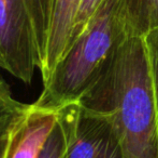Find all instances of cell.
Masks as SVG:
<instances>
[{"label":"cell","mask_w":158,"mask_h":158,"mask_svg":"<svg viewBox=\"0 0 158 158\" xmlns=\"http://www.w3.org/2000/svg\"><path fill=\"white\" fill-rule=\"evenodd\" d=\"M81 3L82 0H54L45 59L40 70L42 82L48 78L57 63L70 48L73 28Z\"/></svg>","instance_id":"cell-5"},{"label":"cell","mask_w":158,"mask_h":158,"mask_svg":"<svg viewBox=\"0 0 158 158\" xmlns=\"http://www.w3.org/2000/svg\"><path fill=\"white\" fill-rule=\"evenodd\" d=\"M158 111V27L143 36Z\"/></svg>","instance_id":"cell-11"},{"label":"cell","mask_w":158,"mask_h":158,"mask_svg":"<svg viewBox=\"0 0 158 158\" xmlns=\"http://www.w3.org/2000/svg\"><path fill=\"white\" fill-rule=\"evenodd\" d=\"M126 15L131 36H145L158 27V0H126Z\"/></svg>","instance_id":"cell-8"},{"label":"cell","mask_w":158,"mask_h":158,"mask_svg":"<svg viewBox=\"0 0 158 158\" xmlns=\"http://www.w3.org/2000/svg\"><path fill=\"white\" fill-rule=\"evenodd\" d=\"M28 106L29 104L22 103L13 97L10 86L0 75V132L23 114Z\"/></svg>","instance_id":"cell-10"},{"label":"cell","mask_w":158,"mask_h":158,"mask_svg":"<svg viewBox=\"0 0 158 158\" xmlns=\"http://www.w3.org/2000/svg\"><path fill=\"white\" fill-rule=\"evenodd\" d=\"M25 2L27 4L30 16H31L33 28H35L38 44H39L40 53H41L42 57V68L44 59H45L46 43H48V32H50L54 0H25Z\"/></svg>","instance_id":"cell-9"},{"label":"cell","mask_w":158,"mask_h":158,"mask_svg":"<svg viewBox=\"0 0 158 158\" xmlns=\"http://www.w3.org/2000/svg\"><path fill=\"white\" fill-rule=\"evenodd\" d=\"M79 103L110 121L122 158H158V111L143 37L122 42Z\"/></svg>","instance_id":"cell-1"},{"label":"cell","mask_w":158,"mask_h":158,"mask_svg":"<svg viewBox=\"0 0 158 158\" xmlns=\"http://www.w3.org/2000/svg\"><path fill=\"white\" fill-rule=\"evenodd\" d=\"M103 0H82L81 7H80L79 13H77V20H75L74 28H73V34H72V40H71V44L73 43L75 39L79 37V35L84 30L86 27L87 23L94 13L97 11L99 6L102 3ZM70 44V47H71ZM67 53V52H66Z\"/></svg>","instance_id":"cell-13"},{"label":"cell","mask_w":158,"mask_h":158,"mask_svg":"<svg viewBox=\"0 0 158 158\" xmlns=\"http://www.w3.org/2000/svg\"><path fill=\"white\" fill-rule=\"evenodd\" d=\"M27 110L13 120V122L8 128H6L3 131L0 132V158H9L10 156L11 151L16 142L17 137H19V130H21L22 124H23Z\"/></svg>","instance_id":"cell-12"},{"label":"cell","mask_w":158,"mask_h":158,"mask_svg":"<svg viewBox=\"0 0 158 158\" xmlns=\"http://www.w3.org/2000/svg\"><path fill=\"white\" fill-rule=\"evenodd\" d=\"M40 53L25 0H0V68L24 84L40 70Z\"/></svg>","instance_id":"cell-3"},{"label":"cell","mask_w":158,"mask_h":158,"mask_svg":"<svg viewBox=\"0 0 158 158\" xmlns=\"http://www.w3.org/2000/svg\"><path fill=\"white\" fill-rule=\"evenodd\" d=\"M128 36L131 35L127 24L126 0H103L84 30L43 81L41 94L32 104L41 110L58 111L79 102Z\"/></svg>","instance_id":"cell-2"},{"label":"cell","mask_w":158,"mask_h":158,"mask_svg":"<svg viewBox=\"0 0 158 158\" xmlns=\"http://www.w3.org/2000/svg\"><path fill=\"white\" fill-rule=\"evenodd\" d=\"M58 111L41 110L29 104L9 158H39L56 124Z\"/></svg>","instance_id":"cell-6"},{"label":"cell","mask_w":158,"mask_h":158,"mask_svg":"<svg viewBox=\"0 0 158 158\" xmlns=\"http://www.w3.org/2000/svg\"><path fill=\"white\" fill-rule=\"evenodd\" d=\"M66 158H122L110 121L80 105L74 137Z\"/></svg>","instance_id":"cell-4"},{"label":"cell","mask_w":158,"mask_h":158,"mask_svg":"<svg viewBox=\"0 0 158 158\" xmlns=\"http://www.w3.org/2000/svg\"><path fill=\"white\" fill-rule=\"evenodd\" d=\"M80 114L79 102L59 108L56 124L48 135L39 158H66L74 137Z\"/></svg>","instance_id":"cell-7"}]
</instances>
